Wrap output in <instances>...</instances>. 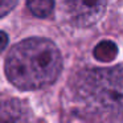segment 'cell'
<instances>
[{
    "mask_svg": "<svg viewBox=\"0 0 123 123\" xmlns=\"http://www.w3.org/2000/svg\"><path fill=\"white\" fill-rule=\"evenodd\" d=\"M8 45V36H7L6 32L0 31V52L4 50Z\"/></svg>",
    "mask_w": 123,
    "mask_h": 123,
    "instance_id": "cell-7",
    "label": "cell"
},
{
    "mask_svg": "<svg viewBox=\"0 0 123 123\" xmlns=\"http://www.w3.org/2000/svg\"><path fill=\"white\" fill-rule=\"evenodd\" d=\"M106 4L107 0H60V9L70 25L89 28L101 20Z\"/></svg>",
    "mask_w": 123,
    "mask_h": 123,
    "instance_id": "cell-3",
    "label": "cell"
},
{
    "mask_svg": "<svg viewBox=\"0 0 123 123\" xmlns=\"http://www.w3.org/2000/svg\"><path fill=\"white\" fill-rule=\"evenodd\" d=\"M6 75L21 90H37L52 85L62 70V56L50 40L31 37L20 41L8 52Z\"/></svg>",
    "mask_w": 123,
    "mask_h": 123,
    "instance_id": "cell-1",
    "label": "cell"
},
{
    "mask_svg": "<svg viewBox=\"0 0 123 123\" xmlns=\"http://www.w3.org/2000/svg\"><path fill=\"white\" fill-rule=\"evenodd\" d=\"M75 90L78 99L89 110L123 120V64L83 72Z\"/></svg>",
    "mask_w": 123,
    "mask_h": 123,
    "instance_id": "cell-2",
    "label": "cell"
},
{
    "mask_svg": "<svg viewBox=\"0 0 123 123\" xmlns=\"http://www.w3.org/2000/svg\"><path fill=\"white\" fill-rule=\"evenodd\" d=\"M17 0H0V19L8 15L16 7Z\"/></svg>",
    "mask_w": 123,
    "mask_h": 123,
    "instance_id": "cell-6",
    "label": "cell"
},
{
    "mask_svg": "<svg viewBox=\"0 0 123 123\" xmlns=\"http://www.w3.org/2000/svg\"><path fill=\"white\" fill-rule=\"evenodd\" d=\"M28 9L36 17H48L54 9V0H27Z\"/></svg>",
    "mask_w": 123,
    "mask_h": 123,
    "instance_id": "cell-5",
    "label": "cell"
},
{
    "mask_svg": "<svg viewBox=\"0 0 123 123\" xmlns=\"http://www.w3.org/2000/svg\"><path fill=\"white\" fill-rule=\"evenodd\" d=\"M29 119V110L21 101H0V122H24Z\"/></svg>",
    "mask_w": 123,
    "mask_h": 123,
    "instance_id": "cell-4",
    "label": "cell"
}]
</instances>
